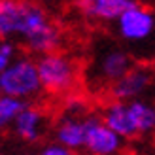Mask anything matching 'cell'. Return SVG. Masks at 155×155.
<instances>
[{
  "label": "cell",
  "mask_w": 155,
  "mask_h": 155,
  "mask_svg": "<svg viewBox=\"0 0 155 155\" xmlns=\"http://www.w3.org/2000/svg\"><path fill=\"white\" fill-rule=\"evenodd\" d=\"M0 38L21 42L34 55L57 51L63 44L51 15L30 0H0Z\"/></svg>",
  "instance_id": "6da1fadb"
},
{
  "label": "cell",
  "mask_w": 155,
  "mask_h": 155,
  "mask_svg": "<svg viewBox=\"0 0 155 155\" xmlns=\"http://www.w3.org/2000/svg\"><path fill=\"white\" fill-rule=\"evenodd\" d=\"M100 117L125 140H134L155 133V102L150 98H114L104 106Z\"/></svg>",
  "instance_id": "7a4b0ae2"
},
{
  "label": "cell",
  "mask_w": 155,
  "mask_h": 155,
  "mask_svg": "<svg viewBox=\"0 0 155 155\" xmlns=\"http://www.w3.org/2000/svg\"><path fill=\"white\" fill-rule=\"evenodd\" d=\"M36 63L42 89H45L51 95H64L76 85L80 68L70 55L61 51H49L40 55Z\"/></svg>",
  "instance_id": "3957f363"
},
{
  "label": "cell",
  "mask_w": 155,
  "mask_h": 155,
  "mask_svg": "<svg viewBox=\"0 0 155 155\" xmlns=\"http://www.w3.org/2000/svg\"><path fill=\"white\" fill-rule=\"evenodd\" d=\"M40 91V72H38V63L32 57L19 55L10 66L0 70V95H12L28 100Z\"/></svg>",
  "instance_id": "277c9868"
},
{
  "label": "cell",
  "mask_w": 155,
  "mask_h": 155,
  "mask_svg": "<svg viewBox=\"0 0 155 155\" xmlns=\"http://www.w3.org/2000/svg\"><path fill=\"white\" fill-rule=\"evenodd\" d=\"M115 30L123 42L142 45L155 36V12L148 6L134 2L117 17Z\"/></svg>",
  "instance_id": "5b68a950"
},
{
  "label": "cell",
  "mask_w": 155,
  "mask_h": 155,
  "mask_svg": "<svg viewBox=\"0 0 155 155\" xmlns=\"http://www.w3.org/2000/svg\"><path fill=\"white\" fill-rule=\"evenodd\" d=\"M133 66V59L130 55L117 48V45H108V48L100 49L97 53L95 61L91 64V81L95 87H112V85L123 78Z\"/></svg>",
  "instance_id": "8992f818"
},
{
  "label": "cell",
  "mask_w": 155,
  "mask_h": 155,
  "mask_svg": "<svg viewBox=\"0 0 155 155\" xmlns=\"http://www.w3.org/2000/svg\"><path fill=\"white\" fill-rule=\"evenodd\" d=\"M83 150L89 155H121L125 150V138L108 127L102 117L89 115Z\"/></svg>",
  "instance_id": "52a82bcc"
},
{
  "label": "cell",
  "mask_w": 155,
  "mask_h": 155,
  "mask_svg": "<svg viewBox=\"0 0 155 155\" xmlns=\"http://www.w3.org/2000/svg\"><path fill=\"white\" fill-rule=\"evenodd\" d=\"M153 89H155V68L150 64L130 66V70L110 87L114 98L119 100L148 98Z\"/></svg>",
  "instance_id": "ba28073f"
},
{
  "label": "cell",
  "mask_w": 155,
  "mask_h": 155,
  "mask_svg": "<svg viewBox=\"0 0 155 155\" xmlns=\"http://www.w3.org/2000/svg\"><path fill=\"white\" fill-rule=\"evenodd\" d=\"M87 117L89 114H72L63 112L61 119L53 129V140L66 146L72 151H80L85 146V134H87Z\"/></svg>",
  "instance_id": "9c48e42d"
},
{
  "label": "cell",
  "mask_w": 155,
  "mask_h": 155,
  "mask_svg": "<svg viewBox=\"0 0 155 155\" xmlns=\"http://www.w3.org/2000/svg\"><path fill=\"white\" fill-rule=\"evenodd\" d=\"M45 127H48V117L45 114L36 106L27 104L23 110L19 112L17 119L13 121V133L17 134L23 142L27 144H34L38 142L45 133Z\"/></svg>",
  "instance_id": "30bf717a"
},
{
  "label": "cell",
  "mask_w": 155,
  "mask_h": 155,
  "mask_svg": "<svg viewBox=\"0 0 155 155\" xmlns=\"http://www.w3.org/2000/svg\"><path fill=\"white\" fill-rule=\"evenodd\" d=\"M136 0H78L80 12L97 23H115L117 17Z\"/></svg>",
  "instance_id": "8fae6325"
},
{
  "label": "cell",
  "mask_w": 155,
  "mask_h": 155,
  "mask_svg": "<svg viewBox=\"0 0 155 155\" xmlns=\"http://www.w3.org/2000/svg\"><path fill=\"white\" fill-rule=\"evenodd\" d=\"M27 106V100L12 97V95H0V130L13 125L19 112Z\"/></svg>",
  "instance_id": "7c38bea8"
},
{
  "label": "cell",
  "mask_w": 155,
  "mask_h": 155,
  "mask_svg": "<svg viewBox=\"0 0 155 155\" xmlns=\"http://www.w3.org/2000/svg\"><path fill=\"white\" fill-rule=\"evenodd\" d=\"M17 57H19V53H17L15 42L0 38V70H4L6 66H10Z\"/></svg>",
  "instance_id": "4fadbf2b"
},
{
  "label": "cell",
  "mask_w": 155,
  "mask_h": 155,
  "mask_svg": "<svg viewBox=\"0 0 155 155\" xmlns=\"http://www.w3.org/2000/svg\"><path fill=\"white\" fill-rule=\"evenodd\" d=\"M38 155H74L72 150H68L66 146L63 144H59V142H49V144H45L44 148L38 151Z\"/></svg>",
  "instance_id": "5bb4252c"
}]
</instances>
